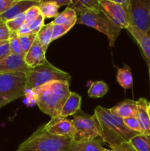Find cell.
<instances>
[{
	"instance_id": "e575fe53",
	"label": "cell",
	"mask_w": 150,
	"mask_h": 151,
	"mask_svg": "<svg viewBox=\"0 0 150 151\" xmlns=\"http://www.w3.org/2000/svg\"><path fill=\"white\" fill-rule=\"evenodd\" d=\"M113 151H137L129 142H124L119 145L110 147Z\"/></svg>"
},
{
	"instance_id": "8992f818",
	"label": "cell",
	"mask_w": 150,
	"mask_h": 151,
	"mask_svg": "<svg viewBox=\"0 0 150 151\" xmlns=\"http://www.w3.org/2000/svg\"><path fill=\"white\" fill-rule=\"evenodd\" d=\"M75 128L73 142H82L101 138L99 124L94 115L91 116L79 110L72 119Z\"/></svg>"
},
{
	"instance_id": "30bf717a",
	"label": "cell",
	"mask_w": 150,
	"mask_h": 151,
	"mask_svg": "<svg viewBox=\"0 0 150 151\" xmlns=\"http://www.w3.org/2000/svg\"><path fill=\"white\" fill-rule=\"evenodd\" d=\"M46 129L49 134L73 139L75 134V128L72 120L60 116L53 118L48 123L45 124Z\"/></svg>"
},
{
	"instance_id": "d4e9b609",
	"label": "cell",
	"mask_w": 150,
	"mask_h": 151,
	"mask_svg": "<svg viewBox=\"0 0 150 151\" xmlns=\"http://www.w3.org/2000/svg\"><path fill=\"white\" fill-rule=\"evenodd\" d=\"M137 151H150V137L139 134L129 142Z\"/></svg>"
},
{
	"instance_id": "60d3db41",
	"label": "cell",
	"mask_w": 150,
	"mask_h": 151,
	"mask_svg": "<svg viewBox=\"0 0 150 151\" xmlns=\"http://www.w3.org/2000/svg\"><path fill=\"white\" fill-rule=\"evenodd\" d=\"M101 151H113L112 150H108V149H106V148H103L102 150Z\"/></svg>"
},
{
	"instance_id": "ffe728a7",
	"label": "cell",
	"mask_w": 150,
	"mask_h": 151,
	"mask_svg": "<svg viewBox=\"0 0 150 151\" xmlns=\"http://www.w3.org/2000/svg\"><path fill=\"white\" fill-rule=\"evenodd\" d=\"M77 21L76 13L71 7H67L62 13H59L57 17L52 21L54 24L71 25L74 26Z\"/></svg>"
},
{
	"instance_id": "1f68e13d",
	"label": "cell",
	"mask_w": 150,
	"mask_h": 151,
	"mask_svg": "<svg viewBox=\"0 0 150 151\" xmlns=\"http://www.w3.org/2000/svg\"><path fill=\"white\" fill-rule=\"evenodd\" d=\"M44 19L45 18L44 17L42 14H40L32 23L29 25V27H30V29L32 30V33L33 34H38V32L44 27Z\"/></svg>"
},
{
	"instance_id": "52a82bcc",
	"label": "cell",
	"mask_w": 150,
	"mask_h": 151,
	"mask_svg": "<svg viewBox=\"0 0 150 151\" xmlns=\"http://www.w3.org/2000/svg\"><path fill=\"white\" fill-rule=\"evenodd\" d=\"M32 92L41 111L51 116V119L60 116L63 106L49 83L35 88Z\"/></svg>"
},
{
	"instance_id": "f546056e",
	"label": "cell",
	"mask_w": 150,
	"mask_h": 151,
	"mask_svg": "<svg viewBox=\"0 0 150 151\" xmlns=\"http://www.w3.org/2000/svg\"><path fill=\"white\" fill-rule=\"evenodd\" d=\"M41 14L39 5L32 6L25 12V22L24 24L29 26L30 24Z\"/></svg>"
},
{
	"instance_id": "ab89813d",
	"label": "cell",
	"mask_w": 150,
	"mask_h": 151,
	"mask_svg": "<svg viewBox=\"0 0 150 151\" xmlns=\"http://www.w3.org/2000/svg\"><path fill=\"white\" fill-rule=\"evenodd\" d=\"M8 41H0V46L3 45V44H6V43H7Z\"/></svg>"
},
{
	"instance_id": "74e56055",
	"label": "cell",
	"mask_w": 150,
	"mask_h": 151,
	"mask_svg": "<svg viewBox=\"0 0 150 151\" xmlns=\"http://www.w3.org/2000/svg\"><path fill=\"white\" fill-rule=\"evenodd\" d=\"M53 1L57 4L58 7L65 5H71L72 4V0H53Z\"/></svg>"
},
{
	"instance_id": "603a6c76",
	"label": "cell",
	"mask_w": 150,
	"mask_h": 151,
	"mask_svg": "<svg viewBox=\"0 0 150 151\" xmlns=\"http://www.w3.org/2000/svg\"><path fill=\"white\" fill-rule=\"evenodd\" d=\"M41 13L44 16L45 19H55L59 14V7L57 4L53 1H41L39 4Z\"/></svg>"
},
{
	"instance_id": "cb8c5ba5",
	"label": "cell",
	"mask_w": 150,
	"mask_h": 151,
	"mask_svg": "<svg viewBox=\"0 0 150 151\" xmlns=\"http://www.w3.org/2000/svg\"><path fill=\"white\" fill-rule=\"evenodd\" d=\"M108 91V86L104 81H99L93 82L89 87L88 94L90 97L92 98H99L102 97L107 94Z\"/></svg>"
},
{
	"instance_id": "4316f807",
	"label": "cell",
	"mask_w": 150,
	"mask_h": 151,
	"mask_svg": "<svg viewBox=\"0 0 150 151\" xmlns=\"http://www.w3.org/2000/svg\"><path fill=\"white\" fill-rule=\"evenodd\" d=\"M36 34H32V35H25V36H19L20 47L24 56H25V55L28 52L29 49L31 48L36 39Z\"/></svg>"
},
{
	"instance_id": "7bdbcfd3",
	"label": "cell",
	"mask_w": 150,
	"mask_h": 151,
	"mask_svg": "<svg viewBox=\"0 0 150 151\" xmlns=\"http://www.w3.org/2000/svg\"><path fill=\"white\" fill-rule=\"evenodd\" d=\"M1 106H0V109H1Z\"/></svg>"
},
{
	"instance_id": "ee69618b",
	"label": "cell",
	"mask_w": 150,
	"mask_h": 151,
	"mask_svg": "<svg viewBox=\"0 0 150 151\" xmlns=\"http://www.w3.org/2000/svg\"><path fill=\"white\" fill-rule=\"evenodd\" d=\"M0 18H1V16H0Z\"/></svg>"
},
{
	"instance_id": "e0dca14e",
	"label": "cell",
	"mask_w": 150,
	"mask_h": 151,
	"mask_svg": "<svg viewBox=\"0 0 150 151\" xmlns=\"http://www.w3.org/2000/svg\"><path fill=\"white\" fill-rule=\"evenodd\" d=\"M71 7L76 12V16H79L86 13H99V0H76L72 1Z\"/></svg>"
},
{
	"instance_id": "4fadbf2b",
	"label": "cell",
	"mask_w": 150,
	"mask_h": 151,
	"mask_svg": "<svg viewBox=\"0 0 150 151\" xmlns=\"http://www.w3.org/2000/svg\"><path fill=\"white\" fill-rule=\"evenodd\" d=\"M24 61L32 69L44 64L47 61L46 58V52L37 39H35L28 52L25 55Z\"/></svg>"
},
{
	"instance_id": "f35d334b",
	"label": "cell",
	"mask_w": 150,
	"mask_h": 151,
	"mask_svg": "<svg viewBox=\"0 0 150 151\" xmlns=\"http://www.w3.org/2000/svg\"><path fill=\"white\" fill-rule=\"evenodd\" d=\"M147 110H148L149 116V119H150V103H148V106H147Z\"/></svg>"
},
{
	"instance_id": "484cf974",
	"label": "cell",
	"mask_w": 150,
	"mask_h": 151,
	"mask_svg": "<svg viewBox=\"0 0 150 151\" xmlns=\"http://www.w3.org/2000/svg\"><path fill=\"white\" fill-rule=\"evenodd\" d=\"M25 22V13L6 22L7 28L10 32H17Z\"/></svg>"
},
{
	"instance_id": "ac0fdd59",
	"label": "cell",
	"mask_w": 150,
	"mask_h": 151,
	"mask_svg": "<svg viewBox=\"0 0 150 151\" xmlns=\"http://www.w3.org/2000/svg\"><path fill=\"white\" fill-rule=\"evenodd\" d=\"M82 98L79 94L75 92H71L69 98L65 102L62 109L60 116L62 118H66L69 116L74 115L80 110Z\"/></svg>"
},
{
	"instance_id": "8fae6325",
	"label": "cell",
	"mask_w": 150,
	"mask_h": 151,
	"mask_svg": "<svg viewBox=\"0 0 150 151\" xmlns=\"http://www.w3.org/2000/svg\"><path fill=\"white\" fill-rule=\"evenodd\" d=\"M32 68L24 61V58L19 55L10 54L8 57L0 61V75L12 72H24L28 73Z\"/></svg>"
},
{
	"instance_id": "b9f144b4",
	"label": "cell",
	"mask_w": 150,
	"mask_h": 151,
	"mask_svg": "<svg viewBox=\"0 0 150 151\" xmlns=\"http://www.w3.org/2000/svg\"><path fill=\"white\" fill-rule=\"evenodd\" d=\"M149 81H150V68H149Z\"/></svg>"
},
{
	"instance_id": "7c38bea8",
	"label": "cell",
	"mask_w": 150,
	"mask_h": 151,
	"mask_svg": "<svg viewBox=\"0 0 150 151\" xmlns=\"http://www.w3.org/2000/svg\"><path fill=\"white\" fill-rule=\"evenodd\" d=\"M126 29L141 47L148 64V67L150 68V35L134 26H129Z\"/></svg>"
},
{
	"instance_id": "7a4b0ae2",
	"label": "cell",
	"mask_w": 150,
	"mask_h": 151,
	"mask_svg": "<svg viewBox=\"0 0 150 151\" xmlns=\"http://www.w3.org/2000/svg\"><path fill=\"white\" fill-rule=\"evenodd\" d=\"M73 139L49 134L45 125L21 143L17 151H66Z\"/></svg>"
},
{
	"instance_id": "d6986e66",
	"label": "cell",
	"mask_w": 150,
	"mask_h": 151,
	"mask_svg": "<svg viewBox=\"0 0 150 151\" xmlns=\"http://www.w3.org/2000/svg\"><path fill=\"white\" fill-rule=\"evenodd\" d=\"M103 142L101 138L82 142H72L66 151H101L104 148Z\"/></svg>"
},
{
	"instance_id": "83f0119b",
	"label": "cell",
	"mask_w": 150,
	"mask_h": 151,
	"mask_svg": "<svg viewBox=\"0 0 150 151\" xmlns=\"http://www.w3.org/2000/svg\"><path fill=\"white\" fill-rule=\"evenodd\" d=\"M9 45H10V52H11V54L19 55H21L24 58L23 52L21 51V49L19 35H17V32H10Z\"/></svg>"
},
{
	"instance_id": "8d00e7d4",
	"label": "cell",
	"mask_w": 150,
	"mask_h": 151,
	"mask_svg": "<svg viewBox=\"0 0 150 151\" xmlns=\"http://www.w3.org/2000/svg\"><path fill=\"white\" fill-rule=\"evenodd\" d=\"M32 32L30 29V27L28 25L24 24L19 30L17 31V35L19 36H25V35H32Z\"/></svg>"
},
{
	"instance_id": "3957f363",
	"label": "cell",
	"mask_w": 150,
	"mask_h": 151,
	"mask_svg": "<svg viewBox=\"0 0 150 151\" xmlns=\"http://www.w3.org/2000/svg\"><path fill=\"white\" fill-rule=\"evenodd\" d=\"M27 73L12 72L0 75V106L1 107L24 96Z\"/></svg>"
},
{
	"instance_id": "4dcf8cb0",
	"label": "cell",
	"mask_w": 150,
	"mask_h": 151,
	"mask_svg": "<svg viewBox=\"0 0 150 151\" xmlns=\"http://www.w3.org/2000/svg\"><path fill=\"white\" fill-rule=\"evenodd\" d=\"M124 123V125L127 127L131 131H133L135 132L138 133L140 134H142L141 130V127H140L138 121L137 119L136 116H131V117L126 118V119H123Z\"/></svg>"
},
{
	"instance_id": "9a60e30c",
	"label": "cell",
	"mask_w": 150,
	"mask_h": 151,
	"mask_svg": "<svg viewBox=\"0 0 150 151\" xmlns=\"http://www.w3.org/2000/svg\"><path fill=\"white\" fill-rule=\"evenodd\" d=\"M147 106H148V102L145 98L141 97L137 101L138 113L136 117L141 127V133L143 135L150 137V119Z\"/></svg>"
},
{
	"instance_id": "836d02e7",
	"label": "cell",
	"mask_w": 150,
	"mask_h": 151,
	"mask_svg": "<svg viewBox=\"0 0 150 151\" xmlns=\"http://www.w3.org/2000/svg\"><path fill=\"white\" fill-rule=\"evenodd\" d=\"M18 0H0V16L10 9Z\"/></svg>"
},
{
	"instance_id": "7402d4cb",
	"label": "cell",
	"mask_w": 150,
	"mask_h": 151,
	"mask_svg": "<svg viewBox=\"0 0 150 151\" xmlns=\"http://www.w3.org/2000/svg\"><path fill=\"white\" fill-rule=\"evenodd\" d=\"M52 22L45 24L44 27L38 32L36 39L42 47L43 50L45 52H46L47 49L51 42V34H52Z\"/></svg>"
},
{
	"instance_id": "44dd1931",
	"label": "cell",
	"mask_w": 150,
	"mask_h": 151,
	"mask_svg": "<svg viewBox=\"0 0 150 151\" xmlns=\"http://www.w3.org/2000/svg\"><path fill=\"white\" fill-rule=\"evenodd\" d=\"M116 79L119 85L125 90L132 88L133 85L132 72H131L130 68L127 65H125L123 68L118 69Z\"/></svg>"
},
{
	"instance_id": "d590c367",
	"label": "cell",
	"mask_w": 150,
	"mask_h": 151,
	"mask_svg": "<svg viewBox=\"0 0 150 151\" xmlns=\"http://www.w3.org/2000/svg\"><path fill=\"white\" fill-rule=\"evenodd\" d=\"M10 54H11V52H10L9 41L6 44L0 46V61L8 57Z\"/></svg>"
},
{
	"instance_id": "9c48e42d",
	"label": "cell",
	"mask_w": 150,
	"mask_h": 151,
	"mask_svg": "<svg viewBox=\"0 0 150 151\" xmlns=\"http://www.w3.org/2000/svg\"><path fill=\"white\" fill-rule=\"evenodd\" d=\"M101 13L121 29H127L129 25L126 10L113 0H99Z\"/></svg>"
},
{
	"instance_id": "5b68a950",
	"label": "cell",
	"mask_w": 150,
	"mask_h": 151,
	"mask_svg": "<svg viewBox=\"0 0 150 151\" xmlns=\"http://www.w3.org/2000/svg\"><path fill=\"white\" fill-rule=\"evenodd\" d=\"M76 24L86 25L102 32L108 38L109 45L113 47L122 29L112 23L101 12L86 13L78 16Z\"/></svg>"
},
{
	"instance_id": "6da1fadb",
	"label": "cell",
	"mask_w": 150,
	"mask_h": 151,
	"mask_svg": "<svg viewBox=\"0 0 150 151\" xmlns=\"http://www.w3.org/2000/svg\"><path fill=\"white\" fill-rule=\"evenodd\" d=\"M94 115L99 124L101 139L110 147L129 142L131 139L140 134L129 129L124 123L123 119L113 114L109 109L96 106Z\"/></svg>"
},
{
	"instance_id": "2e32d148",
	"label": "cell",
	"mask_w": 150,
	"mask_h": 151,
	"mask_svg": "<svg viewBox=\"0 0 150 151\" xmlns=\"http://www.w3.org/2000/svg\"><path fill=\"white\" fill-rule=\"evenodd\" d=\"M109 110L113 114L121 119H126L131 116H136L137 113H138L137 101L126 100L118 103L111 109H109Z\"/></svg>"
},
{
	"instance_id": "ba28073f",
	"label": "cell",
	"mask_w": 150,
	"mask_h": 151,
	"mask_svg": "<svg viewBox=\"0 0 150 151\" xmlns=\"http://www.w3.org/2000/svg\"><path fill=\"white\" fill-rule=\"evenodd\" d=\"M126 15L130 26L150 35V0H130Z\"/></svg>"
},
{
	"instance_id": "5bb4252c",
	"label": "cell",
	"mask_w": 150,
	"mask_h": 151,
	"mask_svg": "<svg viewBox=\"0 0 150 151\" xmlns=\"http://www.w3.org/2000/svg\"><path fill=\"white\" fill-rule=\"evenodd\" d=\"M41 1L38 0H18L17 2L13 4L10 9L1 15V20L4 22L25 13L28 9L32 6L39 5Z\"/></svg>"
},
{
	"instance_id": "d6a6232c",
	"label": "cell",
	"mask_w": 150,
	"mask_h": 151,
	"mask_svg": "<svg viewBox=\"0 0 150 151\" xmlns=\"http://www.w3.org/2000/svg\"><path fill=\"white\" fill-rule=\"evenodd\" d=\"M10 32L7 28L6 22L0 18V41H8L10 40Z\"/></svg>"
},
{
	"instance_id": "f1b7e54d",
	"label": "cell",
	"mask_w": 150,
	"mask_h": 151,
	"mask_svg": "<svg viewBox=\"0 0 150 151\" xmlns=\"http://www.w3.org/2000/svg\"><path fill=\"white\" fill-rule=\"evenodd\" d=\"M74 26L71 25H61V24H53L52 34H51V41L60 38L65 34L67 33Z\"/></svg>"
},
{
	"instance_id": "277c9868",
	"label": "cell",
	"mask_w": 150,
	"mask_h": 151,
	"mask_svg": "<svg viewBox=\"0 0 150 151\" xmlns=\"http://www.w3.org/2000/svg\"><path fill=\"white\" fill-rule=\"evenodd\" d=\"M71 75L67 72L53 66L47 60L42 65L30 69L26 76V91H33L35 88L52 81H67Z\"/></svg>"
}]
</instances>
